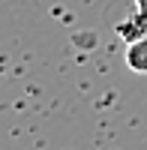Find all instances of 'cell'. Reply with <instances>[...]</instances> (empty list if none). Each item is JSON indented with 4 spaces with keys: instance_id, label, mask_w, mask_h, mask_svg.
Here are the masks:
<instances>
[{
    "instance_id": "obj_3",
    "label": "cell",
    "mask_w": 147,
    "mask_h": 150,
    "mask_svg": "<svg viewBox=\"0 0 147 150\" xmlns=\"http://www.w3.org/2000/svg\"><path fill=\"white\" fill-rule=\"evenodd\" d=\"M132 3H135L138 12H144V15H147V0H132Z\"/></svg>"
},
{
    "instance_id": "obj_2",
    "label": "cell",
    "mask_w": 147,
    "mask_h": 150,
    "mask_svg": "<svg viewBox=\"0 0 147 150\" xmlns=\"http://www.w3.org/2000/svg\"><path fill=\"white\" fill-rule=\"evenodd\" d=\"M126 66L138 75H147V36L126 42Z\"/></svg>"
},
{
    "instance_id": "obj_1",
    "label": "cell",
    "mask_w": 147,
    "mask_h": 150,
    "mask_svg": "<svg viewBox=\"0 0 147 150\" xmlns=\"http://www.w3.org/2000/svg\"><path fill=\"white\" fill-rule=\"evenodd\" d=\"M117 36L126 39V42H135L141 36H147V15L135 9V15H129V18H123L117 24Z\"/></svg>"
}]
</instances>
